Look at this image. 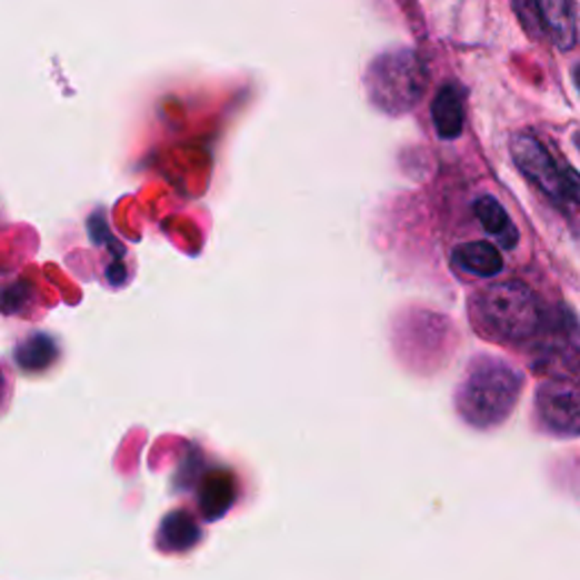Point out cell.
Listing matches in <instances>:
<instances>
[{
  "instance_id": "cell-1",
  "label": "cell",
  "mask_w": 580,
  "mask_h": 580,
  "mask_svg": "<svg viewBox=\"0 0 580 580\" xmlns=\"http://www.w3.org/2000/svg\"><path fill=\"white\" fill-rule=\"evenodd\" d=\"M521 388L524 374L512 363L479 354L470 361L456 388V411L477 429H494L512 416Z\"/></svg>"
},
{
  "instance_id": "cell-2",
  "label": "cell",
  "mask_w": 580,
  "mask_h": 580,
  "mask_svg": "<svg viewBox=\"0 0 580 580\" xmlns=\"http://www.w3.org/2000/svg\"><path fill=\"white\" fill-rule=\"evenodd\" d=\"M477 329L494 342H527L542 327V307L533 288L506 279L486 286L470 302Z\"/></svg>"
},
{
  "instance_id": "cell-3",
  "label": "cell",
  "mask_w": 580,
  "mask_h": 580,
  "mask_svg": "<svg viewBox=\"0 0 580 580\" xmlns=\"http://www.w3.org/2000/svg\"><path fill=\"white\" fill-rule=\"evenodd\" d=\"M427 87V64L411 48L379 54L366 73V91L370 102L388 116L409 113L422 100Z\"/></svg>"
},
{
  "instance_id": "cell-4",
  "label": "cell",
  "mask_w": 580,
  "mask_h": 580,
  "mask_svg": "<svg viewBox=\"0 0 580 580\" xmlns=\"http://www.w3.org/2000/svg\"><path fill=\"white\" fill-rule=\"evenodd\" d=\"M517 168L536 184L553 204L573 207L578 202V172L544 139L533 132H521L510 143Z\"/></svg>"
},
{
  "instance_id": "cell-5",
  "label": "cell",
  "mask_w": 580,
  "mask_h": 580,
  "mask_svg": "<svg viewBox=\"0 0 580 580\" xmlns=\"http://www.w3.org/2000/svg\"><path fill=\"white\" fill-rule=\"evenodd\" d=\"M536 416L540 427L558 438L578 436V388L567 379H551L540 383L536 392Z\"/></svg>"
},
{
  "instance_id": "cell-6",
  "label": "cell",
  "mask_w": 580,
  "mask_h": 580,
  "mask_svg": "<svg viewBox=\"0 0 580 580\" xmlns=\"http://www.w3.org/2000/svg\"><path fill=\"white\" fill-rule=\"evenodd\" d=\"M538 12L542 37H549L560 50H573L578 41L573 0H538Z\"/></svg>"
},
{
  "instance_id": "cell-7",
  "label": "cell",
  "mask_w": 580,
  "mask_h": 580,
  "mask_svg": "<svg viewBox=\"0 0 580 580\" xmlns=\"http://www.w3.org/2000/svg\"><path fill=\"white\" fill-rule=\"evenodd\" d=\"M433 128L440 139L453 141L462 134V126H466V109H462V96L456 84H444L433 98L431 104Z\"/></svg>"
},
{
  "instance_id": "cell-8",
  "label": "cell",
  "mask_w": 580,
  "mask_h": 580,
  "mask_svg": "<svg viewBox=\"0 0 580 580\" xmlns=\"http://www.w3.org/2000/svg\"><path fill=\"white\" fill-rule=\"evenodd\" d=\"M451 261L458 270L474 277H497L503 270V257L488 241L462 243L453 250Z\"/></svg>"
},
{
  "instance_id": "cell-9",
  "label": "cell",
  "mask_w": 580,
  "mask_h": 580,
  "mask_svg": "<svg viewBox=\"0 0 580 580\" xmlns=\"http://www.w3.org/2000/svg\"><path fill=\"white\" fill-rule=\"evenodd\" d=\"M474 213L477 220L481 222V227L488 231V234L506 250H514L519 243V231L512 224L510 216L506 213V209L499 204V200L494 198H479L474 202Z\"/></svg>"
},
{
  "instance_id": "cell-10",
  "label": "cell",
  "mask_w": 580,
  "mask_h": 580,
  "mask_svg": "<svg viewBox=\"0 0 580 580\" xmlns=\"http://www.w3.org/2000/svg\"><path fill=\"white\" fill-rule=\"evenodd\" d=\"M200 540V529L196 527V521L187 512H170L163 517L159 527V549L176 553V551H187Z\"/></svg>"
},
{
  "instance_id": "cell-11",
  "label": "cell",
  "mask_w": 580,
  "mask_h": 580,
  "mask_svg": "<svg viewBox=\"0 0 580 580\" xmlns=\"http://www.w3.org/2000/svg\"><path fill=\"white\" fill-rule=\"evenodd\" d=\"M57 354H60V350H57V342L48 333H30L17 347L14 359L23 372H43L54 363Z\"/></svg>"
},
{
  "instance_id": "cell-12",
  "label": "cell",
  "mask_w": 580,
  "mask_h": 580,
  "mask_svg": "<svg viewBox=\"0 0 580 580\" xmlns=\"http://www.w3.org/2000/svg\"><path fill=\"white\" fill-rule=\"evenodd\" d=\"M231 501H234V483L227 477H213L202 490V510L209 519L224 514Z\"/></svg>"
},
{
  "instance_id": "cell-13",
  "label": "cell",
  "mask_w": 580,
  "mask_h": 580,
  "mask_svg": "<svg viewBox=\"0 0 580 580\" xmlns=\"http://www.w3.org/2000/svg\"><path fill=\"white\" fill-rule=\"evenodd\" d=\"M512 8L517 12L521 26H524V30H529L533 37H542L538 0H512Z\"/></svg>"
},
{
  "instance_id": "cell-14",
  "label": "cell",
  "mask_w": 580,
  "mask_h": 580,
  "mask_svg": "<svg viewBox=\"0 0 580 580\" xmlns=\"http://www.w3.org/2000/svg\"><path fill=\"white\" fill-rule=\"evenodd\" d=\"M6 392H8V383H6V374H3V370H0V401L6 399Z\"/></svg>"
}]
</instances>
